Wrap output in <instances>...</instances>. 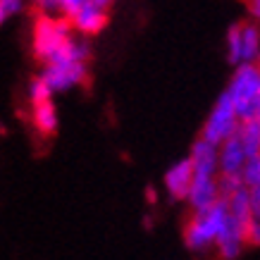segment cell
<instances>
[{"mask_svg":"<svg viewBox=\"0 0 260 260\" xmlns=\"http://www.w3.org/2000/svg\"><path fill=\"white\" fill-rule=\"evenodd\" d=\"M227 224H229V208L227 201L220 198L210 208L193 210V217L184 227V244H186V248L198 253L215 248V241L224 232Z\"/></svg>","mask_w":260,"mask_h":260,"instance_id":"cell-1","label":"cell"},{"mask_svg":"<svg viewBox=\"0 0 260 260\" xmlns=\"http://www.w3.org/2000/svg\"><path fill=\"white\" fill-rule=\"evenodd\" d=\"M227 93L237 108L239 117H258L260 110V74L255 62H239L232 81L227 86Z\"/></svg>","mask_w":260,"mask_h":260,"instance_id":"cell-2","label":"cell"},{"mask_svg":"<svg viewBox=\"0 0 260 260\" xmlns=\"http://www.w3.org/2000/svg\"><path fill=\"white\" fill-rule=\"evenodd\" d=\"M239 122H241V117H239V112H237V108H234L232 98H229V93L224 91V93L217 98V103L213 105L208 119H205L203 129H201V136L220 146L224 139L237 134Z\"/></svg>","mask_w":260,"mask_h":260,"instance_id":"cell-3","label":"cell"},{"mask_svg":"<svg viewBox=\"0 0 260 260\" xmlns=\"http://www.w3.org/2000/svg\"><path fill=\"white\" fill-rule=\"evenodd\" d=\"M88 62H91V60L70 57V60L43 64V72H41V74L48 79V84L53 86L55 93H67V91L81 86V84L88 79Z\"/></svg>","mask_w":260,"mask_h":260,"instance_id":"cell-4","label":"cell"},{"mask_svg":"<svg viewBox=\"0 0 260 260\" xmlns=\"http://www.w3.org/2000/svg\"><path fill=\"white\" fill-rule=\"evenodd\" d=\"M74 31L81 36H98V34L108 26V8H103L93 0H86L74 15L70 17Z\"/></svg>","mask_w":260,"mask_h":260,"instance_id":"cell-5","label":"cell"},{"mask_svg":"<svg viewBox=\"0 0 260 260\" xmlns=\"http://www.w3.org/2000/svg\"><path fill=\"white\" fill-rule=\"evenodd\" d=\"M217 177H220V174H193L189 196H186V203L191 205V210H203V208H210V205L217 203V201L222 198Z\"/></svg>","mask_w":260,"mask_h":260,"instance_id":"cell-6","label":"cell"},{"mask_svg":"<svg viewBox=\"0 0 260 260\" xmlns=\"http://www.w3.org/2000/svg\"><path fill=\"white\" fill-rule=\"evenodd\" d=\"M189 160L193 165V174H220V146L203 136L193 141Z\"/></svg>","mask_w":260,"mask_h":260,"instance_id":"cell-7","label":"cell"},{"mask_svg":"<svg viewBox=\"0 0 260 260\" xmlns=\"http://www.w3.org/2000/svg\"><path fill=\"white\" fill-rule=\"evenodd\" d=\"M191 181H193V165L189 158L174 162L170 170L165 172V189L174 201H186L191 189Z\"/></svg>","mask_w":260,"mask_h":260,"instance_id":"cell-8","label":"cell"},{"mask_svg":"<svg viewBox=\"0 0 260 260\" xmlns=\"http://www.w3.org/2000/svg\"><path fill=\"white\" fill-rule=\"evenodd\" d=\"M246 160H248V153L237 134L220 143V174H241Z\"/></svg>","mask_w":260,"mask_h":260,"instance_id":"cell-9","label":"cell"},{"mask_svg":"<svg viewBox=\"0 0 260 260\" xmlns=\"http://www.w3.org/2000/svg\"><path fill=\"white\" fill-rule=\"evenodd\" d=\"M246 246H248L246 244V229L241 224H237V222L232 220V215H229V224L217 237L215 248H217V253H220L222 258H239Z\"/></svg>","mask_w":260,"mask_h":260,"instance_id":"cell-10","label":"cell"},{"mask_svg":"<svg viewBox=\"0 0 260 260\" xmlns=\"http://www.w3.org/2000/svg\"><path fill=\"white\" fill-rule=\"evenodd\" d=\"M31 124L41 136H53L60 126V117H57V108L53 98L50 101L31 103Z\"/></svg>","mask_w":260,"mask_h":260,"instance_id":"cell-11","label":"cell"},{"mask_svg":"<svg viewBox=\"0 0 260 260\" xmlns=\"http://www.w3.org/2000/svg\"><path fill=\"white\" fill-rule=\"evenodd\" d=\"M227 208H229V215H232V220L241 224V227H248V222L253 220V203H251V189L248 186H239L234 193H229L227 198Z\"/></svg>","mask_w":260,"mask_h":260,"instance_id":"cell-12","label":"cell"},{"mask_svg":"<svg viewBox=\"0 0 260 260\" xmlns=\"http://www.w3.org/2000/svg\"><path fill=\"white\" fill-rule=\"evenodd\" d=\"M241 24V62H255L260 57V24L246 19Z\"/></svg>","mask_w":260,"mask_h":260,"instance_id":"cell-13","label":"cell"},{"mask_svg":"<svg viewBox=\"0 0 260 260\" xmlns=\"http://www.w3.org/2000/svg\"><path fill=\"white\" fill-rule=\"evenodd\" d=\"M239 141L244 143L248 155H258L260 153V117H248L239 122L237 129Z\"/></svg>","mask_w":260,"mask_h":260,"instance_id":"cell-14","label":"cell"},{"mask_svg":"<svg viewBox=\"0 0 260 260\" xmlns=\"http://www.w3.org/2000/svg\"><path fill=\"white\" fill-rule=\"evenodd\" d=\"M55 95L53 86L48 84V79L43 74H36L31 81H29V86H26V98L29 103H41V101H50Z\"/></svg>","mask_w":260,"mask_h":260,"instance_id":"cell-15","label":"cell"},{"mask_svg":"<svg viewBox=\"0 0 260 260\" xmlns=\"http://www.w3.org/2000/svg\"><path fill=\"white\" fill-rule=\"evenodd\" d=\"M227 60L234 67L241 62V24H232L227 31Z\"/></svg>","mask_w":260,"mask_h":260,"instance_id":"cell-16","label":"cell"},{"mask_svg":"<svg viewBox=\"0 0 260 260\" xmlns=\"http://www.w3.org/2000/svg\"><path fill=\"white\" fill-rule=\"evenodd\" d=\"M241 179H244V184L248 189L260 184V153L258 155H248L244 170H241Z\"/></svg>","mask_w":260,"mask_h":260,"instance_id":"cell-17","label":"cell"},{"mask_svg":"<svg viewBox=\"0 0 260 260\" xmlns=\"http://www.w3.org/2000/svg\"><path fill=\"white\" fill-rule=\"evenodd\" d=\"M24 5H26V0H0V24L17 17L24 10Z\"/></svg>","mask_w":260,"mask_h":260,"instance_id":"cell-18","label":"cell"},{"mask_svg":"<svg viewBox=\"0 0 260 260\" xmlns=\"http://www.w3.org/2000/svg\"><path fill=\"white\" fill-rule=\"evenodd\" d=\"M220 181V196L227 198L229 193H234L239 186H244V179H241V174H220L217 177Z\"/></svg>","mask_w":260,"mask_h":260,"instance_id":"cell-19","label":"cell"},{"mask_svg":"<svg viewBox=\"0 0 260 260\" xmlns=\"http://www.w3.org/2000/svg\"><path fill=\"white\" fill-rule=\"evenodd\" d=\"M29 3L39 10V15H60L57 0H29Z\"/></svg>","mask_w":260,"mask_h":260,"instance_id":"cell-20","label":"cell"},{"mask_svg":"<svg viewBox=\"0 0 260 260\" xmlns=\"http://www.w3.org/2000/svg\"><path fill=\"white\" fill-rule=\"evenodd\" d=\"M246 244L248 246H260V220L253 217L246 227Z\"/></svg>","mask_w":260,"mask_h":260,"instance_id":"cell-21","label":"cell"},{"mask_svg":"<svg viewBox=\"0 0 260 260\" xmlns=\"http://www.w3.org/2000/svg\"><path fill=\"white\" fill-rule=\"evenodd\" d=\"M86 0H57V5H60V15H64V17H72L77 10L84 5Z\"/></svg>","mask_w":260,"mask_h":260,"instance_id":"cell-22","label":"cell"},{"mask_svg":"<svg viewBox=\"0 0 260 260\" xmlns=\"http://www.w3.org/2000/svg\"><path fill=\"white\" fill-rule=\"evenodd\" d=\"M251 203H253V217L260 220V184L251 189Z\"/></svg>","mask_w":260,"mask_h":260,"instance_id":"cell-23","label":"cell"},{"mask_svg":"<svg viewBox=\"0 0 260 260\" xmlns=\"http://www.w3.org/2000/svg\"><path fill=\"white\" fill-rule=\"evenodd\" d=\"M246 8H248L251 19H255L260 24V0H246Z\"/></svg>","mask_w":260,"mask_h":260,"instance_id":"cell-24","label":"cell"},{"mask_svg":"<svg viewBox=\"0 0 260 260\" xmlns=\"http://www.w3.org/2000/svg\"><path fill=\"white\" fill-rule=\"evenodd\" d=\"M146 198H148L150 203H155V189H148V191H146Z\"/></svg>","mask_w":260,"mask_h":260,"instance_id":"cell-25","label":"cell"},{"mask_svg":"<svg viewBox=\"0 0 260 260\" xmlns=\"http://www.w3.org/2000/svg\"><path fill=\"white\" fill-rule=\"evenodd\" d=\"M93 3H98V5H103V8H110L115 0H93Z\"/></svg>","mask_w":260,"mask_h":260,"instance_id":"cell-26","label":"cell"},{"mask_svg":"<svg viewBox=\"0 0 260 260\" xmlns=\"http://www.w3.org/2000/svg\"><path fill=\"white\" fill-rule=\"evenodd\" d=\"M255 67H258V74H260V57H258V60H255Z\"/></svg>","mask_w":260,"mask_h":260,"instance_id":"cell-27","label":"cell"}]
</instances>
